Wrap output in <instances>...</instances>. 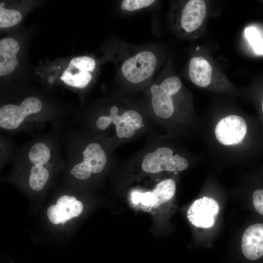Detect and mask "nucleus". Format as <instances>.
<instances>
[{
	"mask_svg": "<svg viewBox=\"0 0 263 263\" xmlns=\"http://www.w3.org/2000/svg\"><path fill=\"white\" fill-rule=\"evenodd\" d=\"M19 50V43L11 38L0 40V75L11 74L18 64L16 55Z\"/></svg>",
	"mask_w": 263,
	"mask_h": 263,
	"instance_id": "9b49d317",
	"label": "nucleus"
},
{
	"mask_svg": "<svg viewBox=\"0 0 263 263\" xmlns=\"http://www.w3.org/2000/svg\"><path fill=\"white\" fill-rule=\"evenodd\" d=\"M244 35L254 51L263 55V39L257 29L253 26L247 27L244 30Z\"/></svg>",
	"mask_w": 263,
	"mask_h": 263,
	"instance_id": "6ab92c4d",
	"label": "nucleus"
},
{
	"mask_svg": "<svg viewBox=\"0 0 263 263\" xmlns=\"http://www.w3.org/2000/svg\"><path fill=\"white\" fill-rule=\"evenodd\" d=\"M118 112L117 107L112 106L109 116H101L98 118L97 127L104 130L113 123L115 125L116 133L119 138L131 137L135 131L141 127L143 119L141 114L133 110H127L121 115L118 114Z\"/></svg>",
	"mask_w": 263,
	"mask_h": 263,
	"instance_id": "20e7f679",
	"label": "nucleus"
},
{
	"mask_svg": "<svg viewBox=\"0 0 263 263\" xmlns=\"http://www.w3.org/2000/svg\"><path fill=\"white\" fill-rule=\"evenodd\" d=\"M119 61L120 75L127 81L134 84L141 83L151 78L158 63L156 54L149 49H139L125 55Z\"/></svg>",
	"mask_w": 263,
	"mask_h": 263,
	"instance_id": "f257e3e1",
	"label": "nucleus"
},
{
	"mask_svg": "<svg viewBox=\"0 0 263 263\" xmlns=\"http://www.w3.org/2000/svg\"><path fill=\"white\" fill-rule=\"evenodd\" d=\"M245 258L256 261L263 256V222L253 224L244 230L241 244Z\"/></svg>",
	"mask_w": 263,
	"mask_h": 263,
	"instance_id": "9d476101",
	"label": "nucleus"
},
{
	"mask_svg": "<svg viewBox=\"0 0 263 263\" xmlns=\"http://www.w3.org/2000/svg\"><path fill=\"white\" fill-rule=\"evenodd\" d=\"M49 177V173L46 168L34 165L30 170L29 186L34 190H40L45 186Z\"/></svg>",
	"mask_w": 263,
	"mask_h": 263,
	"instance_id": "dca6fc26",
	"label": "nucleus"
},
{
	"mask_svg": "<svg viewBox=\"0 0 263 263\" xmlns=\"http://www.w3.org/2000/svg\"><path fill=\"white\" fill-rule=\"evenodd\" d=\"M188 75L190 80L200 87H207L212 77V68L209 62L201 56L192 57L188 64Z\"/></svg>",
	"mask_w": 263,
	"mask_h": 263,
	"instance_id": "f8f14e48",
	"label": "nucleus"
},
{
	"mask_svg": "<svg viewBox=\"0 0 263 263\" xmlns=\"http://www.w3.org/2000/svg\"><path fill=\"white\" fill-rule=\"evenodd\" d=\"M252 201L255 210L263 216V188L254 190L252 194Z\"/></svg>",
	"mask_w": 263,
	"mask_h": 263,
	"instance_id": "412c9836",
	"label": "nucleus"
},
{
	"mask_svg": "<svg viewBox=\"0 0 263 263\" xmlns=\"http://www.w3.org/2000/svg\"><path fill=\"white\" fill-rule=\"evenodd\" d=\"M42 108L40 100L36 97L24 99L20 105L10 104L0 108V127L6 130L18 128L28 115L39 112Z\"/></svg>",
	"mask_w": 263,
	"mask_h": 263,
	"instance_id": "39448f33",
	"label": "nucleus"
},
{
	"mask_svg": "<svg viewBox=\"0 0 263 263\" xmlns=\"http://www.w3.org/2000/svg\"><path fill=\"white\" fill-rule=\"evenodd\" d=\"M83 209L81 202L74 196L67 195L60 197L56 205L50 206L47 211L48 218L53 224H64L81 214Z\"/></svg>",
	"mask_w": 263,
	"mask_h": 263,
	"instance_id": "1a4fd4ad",
	"label": "nucleus"
},
{
	"mask_svg": "<svg viewBox=\"0 0 263 263\" xmlns=\"http://www.w3.org/2000/svg\"><path fill=\"white\" fill-rule=\"evenodd\" d=\"M29 158L34 165L43 166L50 158V150L42 143H35L29 150Z\"/></svg>",
	"mask_w": 263,
	"mask_h": 263,
	"instance_id": "f3484780",
	"label": "nucleus"
},
{
	"mask_svg": "<svg viewBox=\"0 0 263 263\" xmlns=\"http://www.w3.org/2000/svg\"><path fill=\"white\" fill-rule=\"evenodd\" d=\"M92 78L91 72L71 61L60 77L66 85L80 89L86 87Z\"/></svg>",
	"mask_w": 263,
	"mask_h": 263,
	"instance_id": "4468645a",
	"label": "nucleus"
},
{
	"mask_svg": "<svg viewBox=\"0 0 263 263\" xmlns=\"http://www.w3.org/2000/svg\"><path fill=\"white\" fill-rule=\"evenodd\" d=\"M155 2L154 0H124L120 7L123 11L133 12L149 7Z\"/></svg>",
	"mask_w": 263,
	"mask_h": 263,
	"instance_id": "aec40b11",
	"label": "nucleus"
},
{
	"mask_svg": "<svg viewBox=\"0 0 263 263\" xmlns=\"http://www.w3.org/2000/svg\"><path fill=\"white\" fill-rule=\"evenodd\" d=\"M247 131V125L244 118L237 115H230L218 122L214 132L220 143L228 146L241 143Z\"/></svg>",
	"mask_w": 263,
	"mask_h": 263,
	"instance_id": "423d86ee",
	"label": "nucleus"
},
{
	"mask_svg": "<svg viewBox=\"0 0 263 263\" xmlns=\"http://www.w3.org/2000/svg\"><path fill=\"white\" fill-rule=\"evenodd\" d=\"M206 4L204 0H190L181 8L178 16V23L186 33H192L202 24L207 15Z\"/></svg>",
	"mask_w": 263,
	"mask_h": 263,
	"instance_id": "6e6552de",
	"label": "nucleus"
},
{
	"mask_svg": "<svg viewBox=\"0 0 263 263\" xmlns=\"http://www.w3.org/2000/svg\"><path fill=\"white\" fill-rule=\"evenodd\" d=\"M188 166L186 159L178 154L173 155L172 150L168 147H159L154 151L147 154L141 164L144 171L152 173L182 171Z\"/></svg>",
	"mask_w": 263,
	"mask_h": 263,
	"instance_id": "7ed1b4c3",
	"label": "nucleus"
},
{
	"mask_svg": "<svg viewBox=\"0 0 263 263\" xmlns=\"http://www.w3.org/2000/svg\"><path fill=\"white\" fill-rule=\"evenodd\" d=\"M70 173L76 178L81 180L89 178L91 174L82 166L80 163L75 165L71 170Z\"/></svg>",
	"mask_w": 263,
	"mask_h": 263,
	"instance_id": "4be33fe9",
	"label": "nucleus"
},
{
	"mask_svg": "<svg viewBox=\"0 0 263 263\" xmlns=\"http://www.w3.org/2000/svg\"><path fill=\"white\" fill-rule=\"evenodd\" d=\"M219 211V206L215 200L203 197L196 200L190 205L187 217L196 227L210 228L214 225Z\"/></svg>",
	"mask_w": 263,
	"mask_h": 263,
	"instance_id": "0eeeda50",
	"label": "nucleus"
},
{
	"mask_svg": "<svg viewBox=\"0 0 263 263\" xmlns=\"http://www.w3.org/2000/svg\"><path fill=\"white\" fill-rule=\"evenodd\" d=\"M82 154L83 160L80 164L88 172L97 173L103 169L107 162V157L99 144H90Z\"/></svg>",
	"mask_w": 263,
	"mask_h": 263,
	"instance_id": "ddd939ff",
	"label": "nucleus"
},
{
	"mask_svg": "<svg viewBox=\"0 0 263 263\" xmlns=\"http://www.w3.org/2000/svg\"><path fill=\"white\" fill-rule=\"evenodd\" d=\"M182 86L181 79L175 75L168 76L151 86V104L156 116L167 119L172 115L174 111L172 96L179 93Z\"/></svg>",
	"mask_w": 263,
	"mask_h": 263,
	"instance_id": "f03ea898",
	"label": "nucleus"
},
{
	"mask_svg": "<svg viewBox=\"0 0 263 263\" xmlns=\"http://www.w3.org/2000/svg\"><path fill=\"white\" fill-rule=\"evenodd\" d=\"M176 184L171 179L164 180L158 183L151 192H150L151 205L157 207L171 200L175 195Z\"/></svg>",
	"mask_w": 263,
	"mask_h": 263,
	"instance_id": "2eb2a0df",
	"label": "nucleus"
},
{
	"mask_svg": "<svg viewBox=\"0 0 263 263\" xmlns=\"http://www.w3.org/2000/svg\"><path fill=\"white\" fill-rule=\"evenodd\" d=\"M20 13L15 10L0 7V27L2 28L13 26L21 19Z\"/></svg>",
	"mask_w": 263,
	"mask_h": 263,
	"instance_id": "a211bd4d",
	"label": "nucleus"
}]
</instances>
